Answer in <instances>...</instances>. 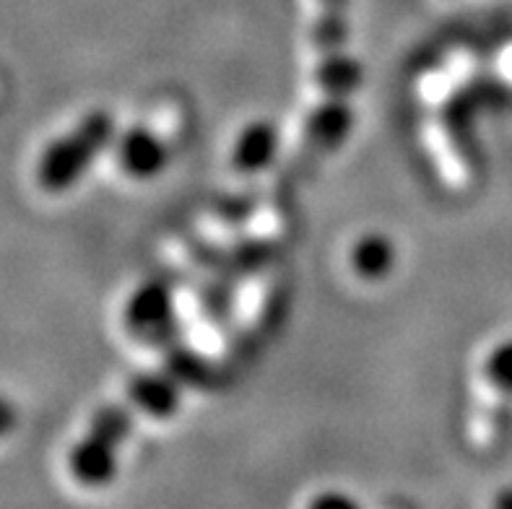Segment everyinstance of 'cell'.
Wrapping results in <instances>:
<instances>
[{
    "label": "cell",
    "mask_w": 512,
    "mask_h": 509,
    "mask_svg": "<svg viewBox=\"0 0 512 509\" xmlns=\"http://www.w3.org/2000/svg\"><path fill=\"white\" fill-rule=\"evenodd\" d=\"M16 424H19V411L11 400L0 395V439L8 437L16 429Z\"/></svg>",
    "instance_id": "10"
},
{
    "label": "cell",
    "mask_w": 512,
    "mask_h": 509,
    "mask_svg": "<svg viewBox=\"0 0 512 509\" xmlns=\"http://www.w3.org/2000/svg\"><path fill=\"white\" fill-rule=\"evenodd\" d=\"M276 151H279V133L271 123L260 120V123L247 125L234 143V169H240L242 174L263 172L276 159Z\"/></svg>",
    "instance_id": "6"
},
{
    "label": "cell",
    "mask_w": 512,
    "mask_h": 509,
    "mask_svg": "<svg viewBox=\"0 0 512 509\" xmlns=\"http://www.w3.org/2000/svg\"><path fill=\"white\" fill-rule=\"evenodd\" d=\"M115 123L104 110L89 115L63 138L52 141L37 164V182L47 193H65L84 177L99 154L110 146Z\"/></svg>",
    "instance_id": "1"
},
{
    "label": "cell",
    "mask_w": 512,
    "mask_h": 509,
    "mask_svg": "<svg viewBox=\"0 0 512 509\" xmlns=\"http://www.w3.org/2000/svg\"><path fill=\"white\" fill-rule=\"evenodd\" d=\"M351 263H354V271L362 278H377L388 276L393 271V263H396V250L390 245V239L383 234H370V237L359 239L354 252H351Z\"/></svg>",
    "instance_id": "7"
},
{
    "label": "cell",
    "mask_w": 512,
    "mask_h": 509,
    "mask_svg": "<svg viewBox=\"0 0 512 509\" xmlns=\"http://www.w3.org/2000/svg\"><path fill=\"white\" fill-rule=\"evenodd\" d=\"M497 504H500V507H510L512 509V491H507L505 497L497 499Z\"/></svg>",
    "instance_id": "12"
},
{
    "label": "cell",
    "mask_w": 512,
    "mask_h": 509,
    "mask_svg": "<svg viewBox=\"0 0 512 509\" xmlns=\"http://www.w3.org/2000/svg\"><path fill=\"white\" fill-rule=\"evenodd\" d=\"M167 369L175 374L182 385H198V382L206 380L208 364L193 351H185V348H175L167 359Z\"/></svg>",
    "instance_id": "8"
},
{
    "label": "cell",
    "mask_w": 512,
    "mask_h": 509,
    "mask_svg": "<svg viewBox=\"0 0 512 509\" xmlns=\"http://www.w3.org/2000/svg\"><path fill=\"white\" fill-rule=\"evenodd\" d=\"M125 323L133 336L143 341H167L175 333V307L172 289L162 281H149L133 291L125 307Z\"/></svg>",
    "instance_id": "2"
},
{
    "label": "cell",
    "mask_w": 512,
    "mask_h": 509,
    "mask_svg": "<svg viewBox=\"0 0 512 509\" xmlns=\"http://www.w3.org/2000/svg\"><path fill=\"white\" fill-rule=\"evenodd\" d=\"M117 162L130 177L149 180L162 172L167 164V149L151 130L133 128L117 143Z\"/></svg>",
    "instance_id": "5"
},
{
    "label": "cell",
    "mask_w": 512,
    "mask_h": 509,
    "mask_svg": "<svg viewBox=\"0 0 512 509\" xmlns=\"http://www.w3.org/2000/svg\"><path fill=\"white\" fill-rule=\"evenodd\" d=\"M117 450L120 445L89 429L86 437L73 445L71 455H68V471L78 484L84 486L110 484L117 473Z\"/></svg>",
    "instance_id": "3"
},
{
    "label": "cell",
    "mask_w": 512,
    "mask_h": 509,
    "mask_svg": "<svg viewBox=\"0 0 512 509\" xmlns=\"http://www.w3.org/2000/svg\"><path fill=\"white\" fill-rule=\"evenodd\" d=\"M487 377L497 390L512 395V341H505L489 354Z\"/></svg>",
    "instance_id": "9"
},
{
    "label": "cell",
    "mask_w": 512,
    "mask_h": 509,
    "mask_svg": "<svg viewBox=\"0 0 512 509\" xmlns=\"http://www.w3.org/2000/svg\"><path fill=\"white\" fill-rule=\"evenodd\" d=\"M315 507H354V502H349L346 497H338V494H333V497L315 499Z\"/></svg>",
    "instance_id": "11"
},
{
    "label": "cell",
    "mask_w": 512,
    "mask_h": 509,
    "mask_svg": "<svg viewBox=\"0 0 512 509\" xmlns=\"http://www.w3.org/2000/svg\"><path fill=\"white\" fill-rule=\"evenodd\" d=\"M182 382L164 367V372H146L128 385V403L151 419H167L180 406Z\"/></svg>",
    "instance_id": "4"
}]
</instances>
